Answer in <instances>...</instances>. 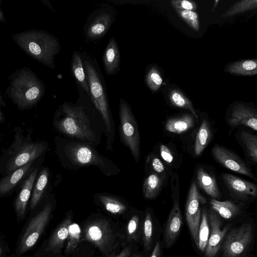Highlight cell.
Returning <instances> with one entry per match:
<instances>
[{
	"instance_id": "cell-1",
	"label": "cell",
	"mask_w": 257,
	"mask_h": 257,
	"mask_svg": "<svg viewBox=\"0 0 257 257\" xmlns=\"http://www.w3.org/2000/svg\"><path fill=\"white\" fill-rule=\"evenodd\" d=\"M14 140L4 151L0 159V172L6 175L34 161L46 150V142H35L30 134H23V130L16 127Z\"/></svg>"
},
{
	"instance_id": "cell-2",
	"label": "cell",
	"mask_w": 257,
	"mask_h": 257,
	"mask_svg": "<svg viewBox=\"0 0 257 257\" xmlns=\"http://www.w3.org/2000/svg\"><path fill=\"white\" fill-rule=\"evenodd\" d=\"M13 39L25 52L43 64L55 67L54 58L60 50L58 40L43 31L29 30L14 35Z\"/></svg>"
},
{
	"instance_id": "cell-3",
	"label": "cell",
	"mask_w": 257,
	"mask_h": 257,
	"mask_svg": "<svg viewBox=\"0 0 257 257\" xmlns=\"http://www.w3.org/2000/svg\"><path fill=\"white\" fill-rule=\"evenodd\" d=\"M55 127L63 134L89 145L96 143L95 134L82 107L64 103L54 120Z\"/></svg>"
},
{
	"instance_id": "cell-4",
	"label": "cell",
	"mask_w": 257,
	"mask_h": 257,
	"mask_svg": "<svg viewBox=\"0 0 257 257\" xmlns=\"http://www.w3.org/2000/svg\"><path fill=\"white\" fill-rule=\"evenodd\" d=\"M8 94L21 109H28L37 104L42 97L44 88L37 76L26 68L16 71L11 77Z\"/></svg>"
},
{
	"instance_id": "cell-5",
	"label": "cell",
	"mask_w": 257,
	"mask_h": 257,
	"mask_svg": "<svg viewBox=\"0 0 257 257\" xmlns=\"http://www.w3.org/2000/svg\"><path fill=\"white\" fill-rule=\"evenodd\" d=\"M63 151L67 160L74 166L93 165L106 176L114 175L119 172V168L110 160L85 143L66 142Z\"/></svg>"
},
{
	"instance_id": "cell-6",
	"label": "cell",
	"mask_w": 257,
	"mask_h": 257,
	"mask_svg": "<svg viewBox=\"0 0 257 257\" xmlns=\"http://www.w3.org/2000/svg\"><path fill=\"white\" fill-rule=\"evenodd\" d=\"M84 66L91 100L101 114L106 127V148L112 151L114 137V126L109 109L108 103L100 77L93 66L85 60Z\"/></svg>"
},
{
	"instance_id": "cell-7",
	"label": "cell",
	"mask_w": 257,
	"mask_h": 257,
	"mask_svg": "<svg viewBox=\"0 0 257 257\" xmlns=\"http://www.w3.org/2000/svg\"><path fill=\"white\" fill-rule=\"evenodd\" d=\"M120 132L121 139L128 148L136 162L140 158V139L138 123L127 103L119 101Z\"/></svg>"
},
{
	"instance_id": "cell-8",
	"label": "cell",
	"mask_w": 257,
	"mask_h": 257,
	"mask_svg": "<svg viewBox=\"0 0 257 257\" xmlns=\"http://www.w3.org/2000/svg\"><path fill=\"white\" fill-rule=\"evenodd\" d=\"M83 233L84 239L96 246L104 253H109L115 247V235L107 220L99 219L88 222Z\"/></svg>"
},
{
	"instance_id": "cell-9",
	"label": "cell",
	"mask_w": 257,
	"mask_h": 257,
	"mask_svg": "<svg viewBox=\"0 0 257 257\" xmlns=\"http://www.w3.org/2000/svg\"><path fill=\"white\" fill-rule=\"evenodd\" d=\"M222 243L223 257H238L246 249L252 238V227L244 223L231 229Z\"/></svg>"
},
{
	"instance_id": "cell-10",
	"label": "cell",
	"mask_w": 257,
	"mask_h": 257,
	"mask_svg": "<svg viewBox=\"0 0 257 257\" xmlns=\"http://www.w3.org/2000/svg\"><path fill=\"white\" fill-rule=\"evenodd\" d=\"M51 211L52 205L47 203L32 218L21 239L19 246L20 254L25 252L35 244L49 220Z\"/></svg>"
},
{
	"instance_id": "cell-11",
	"label": "cell",
	"mask_w": 257,
	"mask_h": 257,
	"mask_svg": "<svg viewBox=\"0 0 257 257\" xmlns=\"http://www.w3.org/2000/svg\"><path fill=\"white\" fill-rule=\"evenodd\" d=\"M206 203V199L200 194L194 181L190 188L185 206L186 221L192 238L198 246V233L200 223L201 208Z\"/></svg>"
},
{
	"instance_id": "cell-12",
	"label": "cell",
	"mask_w": 257,
	"mask_h": 257,
	"mask_svg": "<svg viewBox=\"0 0 257 257\" xmlns=\"http://www.w3.org/2000/svg\"><path fill=\"white\" fill-rule=\"evenodd\" d=\"M207 214L210 232L205 251V256L215 257L232 224H228L221 229L222 222L217 213L214 211L210 210Z\"/></svg>"
},
{
	"instance_id": "cell-13",
	"label": "cell",
	"mask_w": 257,
	"mask_h": 257,
	"mask_svg": "<svg viewBox=\"0 0 257 257\" xmlns=\"http://www.w3.org/2000/svg\"><path fill=\"white\" fill-rule=\"evenodd\" d=\"M211 152L214 159L225 168L236 173L254 178L251 170L232 151L216 144L212 148Z\"/></svg>"
},
{
	"instance_id": "cell-14",
	"label": "cell",
	"mask_w": 257,
	"mask_h": 257,
	"mask_svg": "<svg viewBox=\"0 0 257 257\" xmlns=\"http://www.w3.org/2000/svg\"><path fill=\"white\" fill-rule=\"evenodd\" d=\"M222 179L229 190L241 199L256 196L257 187L254 183L228 173L223 174Z\"/></svg>"
},
{
	"instance_id": "cell-15",
	"label": "cell",
	"mask_w": 257,
	"mask_h": 257,
	"mask_svg": "<svg viewBox=\"0 0 257 257\" xmlns=\"http://www.w3.org/2000/svg\"><path fill=\"white\" fill-rule=\"evenodd\" d=\"M38 171V169L35 168L26 176L16 199L15 208L17 216L19 218L25 217L28 203L32 193Z\"/></svg>"
},
{
	"instance_id": "cell-16",
	"label": "cell",
	"mask_w": 257,
	"mask_h": 257,
	"mask_svg": "<svg viewBox=\"0 0 257 257\" xmlns=\"http://www.w3.org/2000/svg\"><path fill=\"white\" fill-rule=\"evenodd\" d=\"M182 225V217L179 204L176 200L167 220L164 231V239L167 247L174 243L178 236Z\"/></svg>"
},
{
	"instance_id": "cell-17",
	"label": "cell",
	"mask_w": 257,
	"mask_h": 257,
	"mask_svg": "<svg viewBox=\"0 0 257 257\" xmlns=\"http://www.w3.org/2000/svg\"><path fill=\"white\" fill-rule=\"evenodd\" d=\"M229 123L231 126L243 125L257 130V114L255 110L242 104L235 105L232 109Z\"/></svg>"
},
{
	"instance_id": "cell-18",
	"label": "cell",
	"mask_w": 257,
	"mask_h": 257,
	"mask_svg": "<svg viewBox=\"0 0 257 257\" xmlns=\"http://www.w3.org/2000/svg\"><path fill=\"white\" fill-rule=\"evenodd\" d=\"M34 162L5 175L0 180V196H5L12 191L19 183L34 168Z\"/></svg>"
},
{
	"instance_id": "cell-19",
	"label": "cell",
	"mask_w": 257,
	"mask_h": 257,
	"mask_svg": "<svg viewBox=\"0 0 257 257\" xmlns=\"http://www.w3.org/2000/svg\"><path fill=\"white\" fill-rule=\"evenodd\" d=\"M112 15L106 12L96 14L87 26L86 36L90 39H97L103 36L113 22Z\"/></svg>"
},
{
	"instance_id": "cell-20",
	"label": "cell",
	"mask_w": 257,
	"mask_h": 257,
	"mask_svg": "<svg viewBox=\"0 0 257 257\" xmlns=\"http://www.w3.org/2000/svg\"><path fill=\"white\" fill-rule=\"evenodd\" d=\"M72 214H68L59 224L51 235L46 248L47 251H59L63 247L68 235V229L72 223Z\"/></svg>"
},
{
	"instance_id": "cell-21",
	"label": "cell",
	"mask_w": 257,
	"mask_h": 257,
	"mask_svg": "<svg viewBox=\"0 0 257 257\" xmlns=\"http://www.w3.org/2000/svg\"><path fill=\"white\" fill-rule=\"evenodd\" d=\"M103 62L107 74H114L119 68L120 54L114 37H112L106 46L103 56Z\"/></svg>"
},
{
	"instance_id": "cell-22",
	"label": "cell",
	"mask_w": 257,
	"mask_h": 257,
	"mask_svg": "<svg viewBox=\"0 0 257 257\" xmlns=\"http://www.w3.org/2000/svg\"><path fill=\"white\" fill-rule=\"evenodd\" d=\"M197 181L201 188L209 196L217 198L220 196V192L215 179L202 168L197 172Z\"/></svg>"
},
{
	"instance_id": "cell-23",
	"label": "cell",
	"mask_w": 257,
	"mask_h": 257,
	"mask_svg": "<svg viewBox=\"0 0 257 257\" xmlns=\"http://www.w3.org/2000/svg\"><path fill=\"white\" fill-rule=\"evenodd\" d=\"M194 123L193 116L185 114L181 116L168 119L165 124V128L171 133L181 134L193 127Z\"/></svg>"
},
{
	"instance_id": "cell-24",
	"label": "cell",
	"mask_w": 257,
	"mask_h": 257,
	"mask_svg": "<svg viewBox=\"0 0 257 257\" xmlns=\"http://www.w3.org/2000/svg\"><path fill=\"white\" fill-rule=\"evenodd\" d=\"M49 171L48 168H43L34 183L31 194L30 208L34 209L40 202L48 184Z\"/></svg>"
},
{
	"instance_id": "cell-25",
	"label": "cell",
	"mask_w": 257,
	"mask_h": 257,
	"mask_svg": "<svg viewBox=\"0 0 257 257\" xmlns=\"http://www.w3.org/2000/svg\"><path fill=\"white\" fill-rule=\"evenodd\" d=\"M226 70L232 74L253 75L257 74L256 60H245L234 62L227 65Z\"/></svg>"
},
{
	"instance_id": "cell-26",
	"label": "cell",
	"mask_w": 257,
	"mask_h": 257,
	"mask_svg": "<svg viewBox=\"0 0 257 257\" xmlns=\"http://www.w3.org/2000/svg\"><path fill=\"white\" fill-rule=\"evenodd\" d=\"M210 205L212 209L225 219H230L237 215L239 212V207L229 201H219L211 199Z\"/></svg>"
},
{
	"instance_id": "cell-27",
	"label": "cell",
	"mask_w": 257,
	"mask_h": 257,
	"mask_svg": "<svg viewBox=\"0 0 257 257\" xmlns=\"http://www.w3.org/2000/svg\"><path fill=\"white\" fill-rule=\"evenodd\" d=\"M211 137V130L208 122L202 120L196 135L194 152L196 156L200 155L208 145Z\"/></svg>"
},
{
	"instance_id": "cell-28",
	"label": "cell",
	"mask_w": 257,
	"mask_h": 257,
	"mask_svg": "<svg viewBox=\"0 0 257 257\" xmlns=\"http://www.w3.org/2000/svg\"><path fill=\"white\" fill-rule=\"evenodd\" d=\"M162 185L161 178L157 174L149 175L145 180L143 185L144 197L147 199L155 198L159 193Z\"/></svg>"
},
{
	"instance_id": "cell-29",
	"label": "cell",
	"mask_w": 257,
	"mask_h": 257,
	"mask_svg": "<svg viewBox=\"0 0 257 257\" xmlns=\"http://www.w3.org/2000/svg\"><path fill=\"white\" fill-rule=\"evenodd\" d=\"M97 198L103 207L113 214H120L127 209V206L118 198L103 194H98Z\"/></svg>"
},
{
	"instance_id": "cell-30",
	"label": "cell",
	"mask_w": 257,
	"mask_h": 257,
	"mask_svg": "<svg viewBox=\"0 0 257 257\" xmlns=\"http://www.w3.org/2000/svg\"><path fill=\"white\" fill-rule=\"evenodd\" d=\"M83 65L80 56L77 53H74L72 62L73 73L78 84L89 95V87Z\"/></svg>"
},
{
	"instance_id": "cell-31",
	"label": "cell",
	"mask_w": 257,
	"mask_h": 257,
	"mask_svg": "<svg viewBox=\"0 0 257 257\" xmlns=\"http://www.w3.org/2000/svg\"><path fill=\"white\" fill-rule=\"evenodd\" d=\"M200 221L198 233L197 247L203 252L206 248L210 233L208 214L205 208L203 209Z\"/></svg>"
},
{
	"instance_id": "cell-32",
	"label": "cell",
	"mask_w": 257,
	"mask_h": 257,
	"mask_svg": "<svg viewBox=\"0 0 257 257\" xmlns=\"http://www.w3.org/2000/svg\"><path fill=\"white\" fill-rule=\"evenodd\" d=\"M239 136L248 156L254 163H256L257 162L256 136L246 132H241Z\"/></svg>"
},
{
	"instance_id": "cell-33",
	"label": "cell",
	"mask_w": 257,
	"mask_h": 257,
	"mask_svg": "<svg viewBox=\"0 0 257 257\" xmlns=\"http://www.w3.org/2000/svg\"><path fill=\"white\" fill-rule=\"evenodd\" d=\"M171 103L178 107L187 109L193 114L195 118L198 119V115L191 101L181 92L177 90H172L169 94Z\"/></svg>"
},
{
	"instance_id": "cell-34",
	"label": "cell",
	"mask_w": 257,
	"mask_h": 257,
	"mask_svg": "<svg viewBox=\"0 0 257 257\" xmlns=\"http://www.w3.org/2000/svg\"><path fill=\"white\" fill-rule=\"evenodd\" d=\"M256 0H243L237 2L233 5L222 15L223 17H231L235 14L248 10L256 9Z\"/></svg>"
},
{
	"instance_id": "cell-35",
	"label": "cell",
	"mask_w": 257,
	"mask_h": 257,
	"mask_svg": "<svg viewBox=\"0 0 257 257\" xmlns=\"http://www.w3.org/2000/svg\"><path fill=\"white\" fill-rule=\"evenodd\" d=\"M81 229L76 223H71L68 229V243L65 249L66 253L73 251L80 241Z\"/></svg>"
},
{
	"instance_id": "cell-36",
	"label": "cell",
	"mask_w": 257,
	"mask_h": 257,
	"mask_svg": "<svg viewBox=\"0 0 257 257\" xmlns=\"http://www.w3.org/2000/svg\"><path fill=\"white\" fill-rule=\"evenodd\" d=\"M153 222L151 214L147 211L146 213L143 226V242L146 250H149L152 246L153 238Z\"/></svg>"
},
{
	"instance_id": "cell-37",
	"label": "cell",
	"mask_w": 257,
	"mask_h": 257,
	"mask_svg": "<svg viewBox=\"0 0 257 257\" xmlns=\"http://www.w3.org/2000/svg\"><path fill=\"white\" fill-rule=\"evenodd\" d=\"M146 81L147 85L153 91L158 90L163 82L162 77L158 69L155 67L151 68L148 72Z\"/></svg>"
},
{
	"instance_id": "cell-38",
	"label": "cell",
	"mask_w": 257,
	"mask_h": 257,
	"mask_svg": "<svg viewBox=\"0 0 257 257\" xmlns=\"http://www.w3.org/2000/svg\"><path fill=\"white\" fill-rule=\"evenodd\" d=\"M179 16L196 31L199 30V22L198 15L192 11L176 9Z\"/></svg>"
},
{
	"instance_id": "cell-39",
	"label": "cell",
	"mask_w": 257,
	"mask_h": 257,
	"mask_svg": "<svg viewBox=\"0 0 257 257\" xmlns=\"http://www.w3.org/2000/svg\"><path fill=\"white\" fill-rule=\"evenodd\" d=\"M170 3L172 6L175 10L179 9L193 11L197 8L196 4L192 1L172 0Z\"/></svg>"
},
{
	"instance_id": "cell-40",
	"label": "cell",
	"mask_w": 257,
	"mask_h": 257,
	"mask_svg": "<svg viewBox=\"0 0 257 257\" xmlns=\"http://www.w3.org/2000/svg\"><path fill=\"white\" fill-rule=\"evenodd\" d=\"M139 217L137 215L133 216L129 220L127 226V232L130 239H135L136 234L138 227Z\"/></svg>"
},
{
	"instance_id": "cell-41",
	"label": "cell",
	"mask_w": 257,
	"mask_h": 257,
	"mask_svg": "<svg viewBox=\"0 0 257 257\" xmlns=\"http://www.w3.org/2000/svg\"><path fill=\"white\" fill-rule=\"evenodd\" d=\"M160 151L163 159L168 163H171L173 160V156L169 149L164 145H161Z\"/></svg>"
},
{
	"instance_id": "cell-42",
	"label": "cell",
	"mask_w": 257,
	"mask_h": 257,
	"mask_svg": "<svg viewBox=\"0 0 257 257\" xmlns=\"http://www.w3.org/2000/svg\"><path fill=\"white\" fill-rule=\"evenodd\" d=\"M151 166L153 170L158 173L164 171V166L161 161L157 157H153L151 162Z\"/></svg>"
},
{
	"instance_id": "cell-43",
	"label": "cell",
	"mask_w": 257,
	"mask_h": 257,
	"mask_svg": "<svg viewBox=\"0 0 257 257\" xmlns=\"http://www.w3.org/2000/svg\"><path fill=\"white\" fill-rule=\"evenodd\" d=\"M161 245L159 241L156 242L150 257H160Z\"/></svg>"
},
{
	"instance_id": "cell-44",
	"label": "cell",
	"mask_w": 257,
	"mask_h": 257,
	"mask_svg": "<svg viewBox=\"0 0 257 257\" xmlns=\"http://www.w3.org/2000/svg\"><path fill=\"white\" fill-rule=\"evenodd\" d=\"M131 253V247H125L119 254L114 257H129Z\"/></svg>"
},
{
	"instance_id": "cell-45",
	"label": "cell",
	"mask_w": 257,
	"mask_h": 257,
	"mask_svg": "<svg viewBox=\"0 0 257 257\" xmlns=\"http://www.w3.org/2000/svg\"><path fill=\"white\" fill-rule=\"evenodd\" d=\"M4 105H5V103L3 99L0 91V126L5 119L4 114L2 111V107L4 106Z\"/></svg>"
},
{
	"instance_id": "cell-46",
	"label": "cell",
	"mask_w": 257,
	"mask_h": 257,
	"mask_svg": "<svg viewBox=\"0 0 257 257\" xmlns=\"http://www.w3.org/2000/svg\"><path fill=\"white\" fill-rule=\"evenodd\" d=\"M4 21H5V18H4V16L0 10V22H4Z\"/></svg>"
},
{
	"instance_id": "cell-47",
	"label": "cell",
	"mask_w": 257,
	"mask_h": 257,
	"mask_svg": "<svg viewBox=\"0 0 257 257\" xmlns=\"http://www.w3.org/2000/svg\"><path fill=\"white\" fill-rule=\"evenodd\" d=\"M133 257H142V256L140 255H134Z\"/></svg>"
},
{
	"instance_id": "cell-48",
	"label": "cell",
	"mask_w": 257,
	"mask_h": 257,
	"mask_svg": "<svg viewBox=\"0 0 257 257\" xmlns=\"http://www.w3.org/2000/svg\"><path fill=\"white\" fill-rule=\"evenodd\" d=\"M2 252V249H1V247H0V257H1V256Z\"/></svg>"
}]
</instances>
